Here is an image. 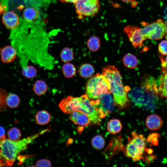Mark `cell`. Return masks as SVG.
I'll use <instances>...</instances> for the list:
<instances>
[{"label": "cell", "instance_id": "28", "mask_svg": "<svg viewBox=\"0 0 167 167\" xmlns=\"http://www.w3.org/2000/svg\"><path fill=\"white\" fill-rule=\"evenodd\" d=\"M92 144L93 147L96 149L100 150L104 147L105 142L103 138L100 135L94 136L92 140Z\"/></svg>", "mask_w": 167, "mask_h": 167}, {"label": "cell", "instance_id": "12", "mask_svg": "<svg viewBox=\"0 0 167 167\" xmlns=\"http://www.w3.org/2000/svg\"><path fill=\"white\" fill-rule=\"evenodd\" d=\"M70 114V119L76 125L85 127L90 122L88 116L80 111L74 110Z\"/></svg>", "mask_w": 167, "mask_h": 167}, {"label": "cell", "instance_id": "29", "mask_svg": "<svg viewBox=\"0 0 167 167\" xmlns=\"http://www.w3.org/2000/svg\"><path fill=\"white\" fill-rule=\"evenodd\" d=\"M7 95L6 91L0 88V112L4 111L6 108V99Z\"/></svg>", "mask_w": 167, "mask_h": 167}, {"label": "cell", "instance_id": "37", "mask_svg": "<svg viewBox=\"0 0 167 167\" xmlns=\"http://www.w3.org/2000/svg\"><path fill=\"white\" fill-rule=\"evenodd\" d=\"M165 64H166V71L167 70V56H166V57L165 58Z\"/></svg>", "mask_w": 167, "mask_h": 167}, {"label": "cell", "instance_id": "35", "mask_svg": "<svg viewBox=\"0 0 167 167\" xmlns=\"http://www.w3.org/2000/svg\"><path fill=\"white\" fill-rule=\"evenodd\" d=\"M62 2L75 3L78 0H58Z\"/></svg>", "mask_w": 167, "mask_h": 167}, {"label": "cell", "instance_id": "16", "mask_svg": "<svg viewBox=\"0 0 167 167\" xmlns=\"http://www.w3.org/2000/svg\"><path fill=\"white\" fill-rule=\"evenodd\" d=\"M51 118L49 113L45 110L38 112L35 115L36 123L39 125H43L49 123Z\"/></svg>", "mask_w": 167, "mask_h": 167}, {"label": "cell", "instance_id": "32", "mask_svg": "<svg viewBox=\"0 0 167 167\" xmlns=\"http://www.w3.org/2000/svg\"><path fill=\"white\" fill-rule=\"evenodd\" d=\"M164 22L167 27V6L165 8L164 12ZM166 38L167 40V33L166 35Z\"/></svg>", "mask_w": 167, "mask_h": 167}, {"label": "cell", "instance_id": "8", "mask_svg": "<svg viewBox=\"0 0 167 167\" xmlns=\"http://www.w3.org/2000/svg\"><path fill=\"white\" fill-rule=\"evenodd\" d=\"M75 4V11L79 19L95 16L100 7L99 0H78Z\"/></svg>", "mask_w": 167, "mask_h": 167}, {"label": "cell", "instance_id": "38", "mask_svg": "<svg viewBox=\"0 0 167 167\" xmlns=\"http://www.w3.org/2000/svg\"><path fill=\"white\" fill-rule=\"evenodd\" d=\"M1 49H1V47H0V54L1 51Z\"/></svg>", "mask_w": 167, "mask_h": 167}, {"label": "cell", "instance_id": "25", "mask_svg": "<svg viewBox=\"0 0 167 167\" xmlns=\"http://www.w3.org/2000/svg\"><path fill=\"white\" fill-rule=\"evenodd\" d=\"M21 73L25 77L31 79L36 75L37 71L33 66L28 65L22 67Z\"/></svg>", "mask_w": 167, "mask_h": 167}, {"label": "cell", "instance_id": "18", "mask_svg": "<svg viewBox=\"0 0 167 167\" xmlns=\"http://www.w3.org/2000/svg\"><path fill=\"white\" fill-rule=\"evenodd\" d=\"M124 65L127 67L133 69L138 65V61L135 56L129 53L126 54L123 58Z\"/></svg>", "mask_w": 167, "mask_h": 167}, {"label": "cell", "instance_id": "7", "mask_svg": "<svg viewBox=\"0 0 167 167\" xmlns=\"http://www.w3.org/2000/svg\"><path fill=\"white\" fill-rule=\"evenodd\" d=\"M144 24L143 28L141 29V32L145 40H160L167 33V27L161 19L151 24Z\"/></svg>", "mask_w": 167, "mask_h": 167}, {"label": "cell", "instance_id": "36", "mask_svg": "<svg viewBox=\"0 0 167 167\" xmlns=\"http://www.w3.org/2000/svg\"><path fill=\"white\" fill-rule=\"evenodd\" d=\"M122 1L126 2H128L132 1L133 0H121Z\"/></svg>", "mask_w": 167, "mask_h": 167}, {"label": "cell", "instance_id": "15", "mask_svg": "<svg viewBox=\"0 0 167 167\" xmlns=\"http://www.w3.org/2000/svg\"><path fill=\"white\" fill-rule=\"evenodd\" d=\"M39 12L36 8L29 7L23 11V15L27 22L32 23L36 21L39 16Z\"/></svg>", "mask_w": 167, "mask_h": 167}, {"label": "cell", "instance_id": "23", "mask_svg": "<svg viewBox=\"0 0 167 167\" xmlns=\"http://www.w3.org/2000/svg\"><path fill=\"white\" fill-rule=\"evenodd\" d=\"M62 71L64 76L67 78L73 77L76 73L75 66L69 63H66L63 65L62 67Z\"/></svg>", "mask_w": 167, "mask_h": 167}, {"label": "cell", "instance_id": "17", "mask_svg": "<svg viewBox=\"0 0 167 167\" xmlns=\"http://www.w3.org/2000/svg\"><path fill=\"white\" fill-rule=\"evenodd\" d=\"M122 128V125L119 120L118 119L111 120L107 125V129L109 132L113 134L119 132Z\"/></svg>", "mask_w": 167, "mask_h": 167}, {"label": "cell", "instance_id": "1", "mask_svg": "<svg viewBox=\"0 0 167 167\" xmlns=\"http://www.w3.org/2000/svg\"><path fill=\"white\" fill-rule=\"evenodd\" d=\"M47 129L21 140L12 141L5 139L0 142V167L12 166L18 155L26 150L28 145L40 135L48 131Z\"/></svg>", "mask_w": 167, "mask_h": 167}, {"label": "cell", "instance_id": "22", "mask_svg": "<svg viewBox=\"0 0 167 167\" xmlns=\"http://www.w3.org/2000/svg\"><path fill=\"white\" fill-rule=\"evenodd\" d=\"M7 105L11 108L17 107L20 102V98L16 94L11 93L7 95L6 99Z\"/></svg>", "mask_w": 167, "mask_h": 167}, {"label": "cell", "instance_id": "5", "mask_svg": "<svg viewBox=\"0 0 167 167\" xmlns=\"http://www.w3.org/2000/svg\"><path fill=\"white\" fill-rule=\"evenodd\" d=\"M111 93L109 82L102 74H96L87 83L86 94L89 99H96L104 94Z\"/></svg>", "mask_w": 167, "mask_h": 167}, {"label": "cell", "instance_id": "21", "mask_svg": "<svg viewBox=\"0 0 167 167\" xmlns=\"http://www.w3.org/2000/svg\"><path fill=\"white\" fill-rule=\"evenodd\" d=\"M33 90L37 95L41 96L46 92L47 90V86L44 81L41 80H37L33 85Z\"/></svg>", "mask_w": 167, "mask_h": 167}, {"label": "cell", "instance_id": "10", "mask_svg": "<svg viewBox=\"0 0 167 167\" xmlns=\"http://www.w3.org/2000/svg\"><path fill=\"white\" fill-rule=\"evenodd\" d=\"M124 31L135 48H139L143 46V41L145 40L141 33V28L139 27L127 26L124 28Z\"/></svg>", "mask_w": 167, "mask_h": 167}, {"label": "cell", "instance_id": "31", "mask_svg": "<svg viewBox=\"0 0 167 167\" xmlns=\"http://www.w3.org/2000/svg\"><path fill=\"white\" fill-rule=\"evenodd\" d=\"M36 167H51V163L49 160L42 159L38 160L36 163Z\"/></svg>", "mask_w": 167, "mask_h": 167}, {"label": "cell", "instance_id": "24", "mask_svg": "<svg viewBox=\"0 0 167 167\" xmlns=\"http://www.w3.org/2000/svg\"><path fill=\"white\" fill-rule=\"evenodd\" d=\"M87 45L89 49L93 52L98 50L100 45V41L98 37L91 36L88 41Z\"/></svg>", "mask_w": 167, "mask_h": 167}, {"label": "cell", "instance_id": "13", "mask_svg": "<svg viewBox=\"0 0 167 167\" xmlns=\"http://www.w3.org/2000/svg\"><path fill=\"white\" fill-rule=\"evenodd\" d=\"M0 55L2 62L5 63H10L15 59L17 55L16 49L12 45H6L1 49Z\"/></svg>", "mask_w": 167, "mask_h": 167}, {"label": "cell", "instance_id": "20", "mask_svg": "<svg viewBox=\"0 0 167 167\" xmlns=\"http://www.w3.org/2000/svg\"><path fill=\"white\" fill-rule=\"evenodd\" d=\"M158 91L161 96L167 98V70L160 78Z\"/></svg>", "mask_w": 167, "mask_h": 167}, {"label": "cell", "instance_id": "6", "mask_svg": "<svg viewBox=\"0 0 167 167\" xmlns=\"http://www.w3.org/2000/svg\"><path fill=\"white\" fill-rule=\"evenodd\" d=\"M132 139L129 140L126 149V156L134 161L140 160L142 157L146 146V139L143 135L132 133Z\"/></svg>", "mask_w": 167, "mask_h": 167}, {"label": "cell", "instance_id": "14", "mask_svg": "<svg viewBox=\"0 0 167 167\" xmlns=\"http://www.w3.org/2000/svg\"><path fill=\"white\" fill-rule=\"evenodd\" d=\"M163 124L161 118L155 114L148 116L146 119V125L147 127L151 131H155L159 129Z\"/></svg>", "mask_w": 167, "mask_h": 167}, {"label": "cell", "instance_id": "33", "mask_svg": "<svg viewBox=\"0 0 167 167\" xmlns=\"http://www.w3.org/2000/svg\"><path fill=\"white\" fill-rule=\"evenodd\" d=\"M7 9L0 2V15L7 11Z\"/></svg>", "mask_w": 167, "mask_h": 167}, {"label": "cell", "instance_id": "34", "mask_svg": "<svg viewBox=\"0 0 167 167\" xmlns=\"http://www.w3.org/2000/svg\"><path fill=\"white\" fill-rule=\"evenodd\" d=\"M5 135V131L4 128L0 126V138Z\"/></svg>", "mask_w": 167, "mask_h": 167}, {"label": "cell", "instance_id": "30", "mask_svg": "<svg viewBox=\"0 0 167 167\" xmlns=\"http://www.w3.org/2000/svg\"><path fill=\"white\" fill-rule=\"evenodd\" d=\"M159 52L162 54L167 55V40L161 41L158 45Z\"/></svg>", "mask_w": 167, "mask_h": 167}, {"label": "cell", "instance_id": "2", "mask_svg": "<svg viewBox=\"0 0 167 167\" xmlns=\"http://www.w3.org/2000/svg\"><path fill=\"white\" fill-rule=\"evenodd\" d=\"M59 107L66 114L75 110L81 111L88 116L90 122L94 124L99 125L101 122L99 114L86 94L78 97L68 96L61 101Z\"/></svg>", "mask_w": 167, "mask_h": 167}, {"label": "cell", "instance_id": "19", "mask_svg": "<svg viewBox=\"0 0 167 167\" xmlns=\"http://www.w3.org/2000/svg\"><path fill=\"white\" fill-rule=\"evenodd\" d=\"M94 71L93 66L88 63H85L82 65L79 70V73L80 75L84 78L91 77L93 74Z\"/></svg>", "mask_w": 167, "mask_h": 167}, {"label": "cell", "instance_id": "4", "mask_svg": "<svg viewBox=\"0 0 167 167\" xmlns=\"http://www.w3.org/2000/svg\"><path fill=\"white\" fill-rule=\"evenodd\" d=\"M102 74L109 82L115 103L120 107L124 106L128 98L118 70L114 66H107L103 68Z\"/></svg>", "mask_w": 167, "mask_h": 167}, {"label": "cell", "instance_id": "26", "mask_svg": "<svg viewBox=\"0 0 167 167\" xmlns=\"http://www.w3.org/2000/svg\"><path fill=\"white\" fill-rule=\"evenodd\" d=\"M60 57L62 61L68 62L72 61L74 58V54L72 51L68 48H65L62 51Z\"/></svg>", "mask_w": 167, "mask_h": 167}, {"label": "cell", "instance_id": "27", "mask_svg": "<svg viewBox=\"0 0 167 167\" xmlns=\"http://www.w3.org/2000/svg\"><path fill=\"white\" fill-rule=\"evenodd\" d=\"M8 139L12 141L19 140L21 138V134L19 129L14 127L11 128L7 132Z\"/></svg>", "mask_w": 167, "mask_h": 167}, {"label": "cell", "instance_id": "9", "mask_svg": "<svg viewBox=\"0 0 167 167\" xmlns=\"http://www.w3.org/2000/svg\"><path fill=\"white\" fill-rule=\"evenodd\" d=\"M101 118L112 113L114 109L115 102L110 94L105 93L99 98L91 101Z\"/></svg>", "mask_w": 167, "mask_h": 167}, {"label": "cell", "instance_id": "3", "mask_svg": "<svg viewBox=\"0 0 167 167\" xmlns=\"http://www.w3.org/2000/svg\"><path fill=\"white\" fill-rule=\"evenodd\" d=\"M159 92L155 80L152 77L146 78L139 87L128 90L127 93L131 101L139 108H151Z\"/></svg>", "mask_w": 167, "mask_h": 167}, {"label": "cell", "instance_id": "11", "mask_svg": "<svg viewBox=\"0 0 167 167\" xmlns=\"http://www.w3.org/2000/svg\"><path fill=\"white\" fill-rule=\"evenodd\" d=\"M2 19L5 27L10 29L16 28L19 23L18 16L12 11H6L4 12Z\"/></svg>", "mask_w": 167, "mask_h": 167}]
</instances>
